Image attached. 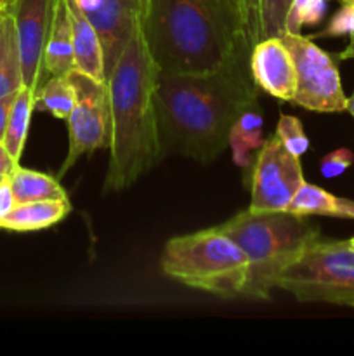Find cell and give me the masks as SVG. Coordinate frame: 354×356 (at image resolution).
I'll return each mask as SVG.
<instances>
[{"label": "cell", "mask_w": 354, "mask_h": 356, "mask_svg": "<svg viewBox=\"0 0 354 356\" xmlns=\"http://www.w3.org/2000/svg\"><path fill=\"white\" fill-rule=\"evenodd\" d=\"M3 177H6V176H3ZM3 177H2V176H0V181H2V179H3Z\"/></svg>", "instance_id": "cell-38"}, {"label": "cell", "mask_w": 354, "mask_h": 356, "mask_svg": "<svg viewBox=\"0 0 354 356\" xmlns=\"http://www.w3.org/2000/svg\"><path fill=\"white\" fill-rule=\"evenodd\" d=\"M250 68L257 87L281 101H292L297 90L294 59L278 37L257 42L250 54Z\"/></svg>", "instance_id": "cell-12"}, {"label": "cell", "mask_w": 354, "mask_h": 356, "mask_svg": "<svg viewBox=\"0 0 354 356\" xmlns=\"http://www.w3.org/2000/svg\"><path fill=\"white\" fill-rule=\"evenodd\" d=\"M96 30L104 52L106 79L113 72L135 28L141 24V0H73Z\"/></svg>", "instance_id": "cell-11"}, {"label": "cell", "mask_w": 354, "mask_h": 356, "mask_svg": "<svg viewBox=\"0 0 354 356\" xmlns=\"http://www.w3.org/2000/svg\"><path fill=\"white\" fill-rule=\"evenodd\" d=\"M354 31V2L342 3L339 10L333 14L330 23L326 24L325 30L319 33L309 35L311 38H326V37H344Z\"/></svg>", "instance_id": "cell-25"}, {"label": "cell", "mask_w": 354, "mask_h": 356, "mask_svg": "<svg viewBox=\"0 0 354 356\" xmlns=\"http://www.w3.org/2000/svg\"><path fill=\"white\" fill-rule=\"evenodd\" d=\"M73 66V30L66 0H56L44 52V72L51 76L68 75Z\"/></svg>", "instance_id": "cell-14"}, {"label": "cell", "mask_w": 354, "mask_h": 356, "mask_svg": "<svg viewBox=\"0 0 354 356\" xmlns=\"http://www.w3.org/2000/svg\"><path fill=\"white\" fill-rule=\"evenodd\" d=\"M304 183L298 156L292 155L274 132L266 139L250 170V211H287Z\"/></svg>", "instance_id": "cell-9"}, {"label": "cell", "mask_w": 354, "mask_h": 356, "mask_svg": "<svg viewBox=\"0 0 354 356\" xmlns=\"http://www.w3.org/2000/svg\"><path fill=\"white\" fill-rule=\"evenodd\" d=\"M16 163L17 162H14V159L9 155L6 146H3V141H0V176H7L14 169Z\"/></svg>", "instance_id": "cell-30"}, {"label": "cell", "mask_w": 354, "mask_h": 356, "mask_svg": "<svg viewBox=\"0 0 354 356\" xmlns=\"http://www.w3.org/2000/svg\"><path fill=\"white\" fill-rule=\"evenodd\" d=\"M290 3L292 0H260V40L283 37Z\"/></svg>", "instance_id": "cell-23"}, {"label": "cell", "mask_w": 354, "mask_h": 356, "mask_svg": "<svg viewBox=\"0 0 354 356\" xmlns=\"http://www.w3.org/2000/svg\"><path fill=\"white\" fill-rule=\"evenodd\" d=\"M66 3L73 30V70H78L80 73H85L94 80L106 82L103 45L96 30L73 0H66Z\"/></svg>", "instance_id": "cell-13"}, {"label": "cell", "mask_w": 354, "mask_h": 356, "mask_svg": "<svg viewBox=\"0 0 354 356\" xmlns=\"http://www.w3.org/2000/svg\"><path fill=\"white\" fill-rule=\"evenodd\" d=\"M141 28L165 73L212 72L246 40L238 0H148Z\"/></svg>", "instance_id": "cell-3"}, {"label": "cell", "mask_w": 354, "mask_h": 356, "mask_svg": "<svg viewBox=\"0 0 354 356\" xmlns=\"http://www.w3.org/2000/svg\"><path fill=\"white\" fill-rule=\"evenodd\" d=\"M23 87L19 49L12 14L3 9L0 17V97L16 94Z\"/></svg>", "instance_id": "cell-19"}, {"label": "cell", "mask_w": 354, "mask_h": 356, "mask_svg": "<svg viewBox=\"0 0 354 356\" xmlns=\"http://www.w3.org/2000/svg\"><path fill=\"white\" fill-rule=\"evenodd\" d=\"M347 242H349V247H351V249L354 250V236H353V238H351V240H347Z\"/></svg>", "instance_id": "cell-35"}, {"label": "cell", "mask_w": 354, "mask_h": 356, "mask_svg": "<svg viewBox=\"0 0 354 356\" xmlns=\"http://www.w3.org/2000/svg\"><path fill=\"white\" fill-rule=\"evenodd\" d=\"M146 7H148V0H141V9H142V14H144ZM142 14H141V17H142Z\"/></svg>", "instance_id": "cell-34"}, {"label": "cell", "mask_w": 354, "mask_h": 356, "mask_svg": "<svg viewBox=\"0 0 354 356\" xmlns=\"http://www.w3.org/2000/svg\"><path fill=\"white\" fill-rule=\"evenodd\" d=\"M7 176L16 204L37 200H68L66 190L59 184V181L45 172L24 169L16 163Z\"/></svg>", "instance_id": "cell-18"}, {"label": "cell", "mask_w": 354, "mask_h": 356, "mask_svg": "<svg viewBox=\"0 0 354 356\" xmlns=\"http://www.w3.org/2000/svg\"><path fill=\"white\" fill-rule=\"evenodd\" d=\"M2 13H3V9H0V17H2Z\"/></svg>", "instance_id": "cell-37"}, {"label": "cell", "mask_w": 354, "mask_h": 356, "mask_svg": "<svg viewBox=\"0 0 354 356\" xmlns=\"http://www.w3.org/2000/svg\"><path fill=\"white\" fill-rule=\"evenodd\" d=\"M250 54L252 47L243 40L208 73L158 72L155 110L163 153L210 163L228 148L233 124L259 101Z\"/></svg>", "instance_id": "cell-1"}, {"label": "cell", "mask_w": 354, "mask_h": 356, "mask_svg": "<svg viewBox=\"0 0 354 356\" xmlns=\"http://www.w3.org/2000/svg\"><path fill=\"white\" fill-rule=\"evenodd\" d=\"M158 72L139 24L106 79L110 103L106 193L127 190L165 155L155 110Z\"/></svg>", "instance_id": "cell-2"}, {"label": "cell", "mask_w": 354, "mask_h": 356, "mask_svg": "<svg viewBox=\"0 0 354 356\" xmlns=\"http://www.w3.org/2000/svg\"><path fill=\"white\" fill-rule=\"evenodd\" d=\"M14 0H0V9H9Z\"/></svg>", "instance_id": "cell-33"}, {"label": "cell", "mask_w": 354, "mask_h": 356, "mask_svg": "<svg viewBox=\"0 0 354 356\" xmlns=\"http://www.w3.org/2000/svg\"><path fill=\"white\" fill-rule=\"evenodd\" d=\"M160 266L167 277L196 291L224 299L245 294L248 259L219 226L170 238Z\"/></svg>", "instance_id": "cell-5"}, {"label": "cell", "mask_w": 354, "mask_h": 356, "mask_svg": "<svg viewBox=\"0 0 354 356\" xmlns=\"http://www.w3.org/2000/svg\"><path fill=\"white\" fill-rule=\"evenodd\" d=\"M351 165H354V153L349 148H339L323 156L319 163V172L326 179H333V177L342 176Z\"/></svg>", "instance_id": "cell-27"}, {"label": "cell", "mask_w": 354, "mask_h": 356, "mask_svg": "<svg viewBox=\"0 0 354 356\" xmlns=\"http://www.w3.org/2000/svg\"><path fill=\"white\" fill-rule=\"evenodd\" d=\"M243 31L250 47L260 40V0H238Z\"/></svg>", "instance_id": "cell-26"}, {"label": "cell", "mask_w": 354, "mask_h": 356, "mask_svg": "<svg viewBox=\"0 0 354 356\" xmlns=\"http://www.w3.org/2000/svg\"><path fill=\"white\" fill-rule=\"evenodd\" d=\"M75 106V90L65 76H51L35 92V108L47 111L59 120H68Z\"/></svg>", "instance_id": "cell-21"}, {"label": "cell", "mask_w": 354, "mask_h": 356, "mask_svg": "<svg viewBox=\"0 0 354 356\" xmlns=\"http://www.w3.org/2000/svg\"><path fill=\"white\" fill-rule=\"evenodd\" d=\"M14 207H16V200H14L9 176H6L0 181V221H2L3 218H7Z\"/></svg>", "instance_id": "cell-28"}, {"label": "cell", "mask_w": 354, "mask_h": 356, "mask_svg": "<svg viewBox=\"0 0 354 356\" xmlns=\"http://www.w3.org/2000/svg\"><path fill=\"white\" fill-rule=\"evenodd\" d=\"M342 3H349V2H354V0H340Z\"/></svg>", "instance_id": "cell-36"}, {"label": "cell", "mask_w": 354, "mask_h": 356, "mask_svg": "<svg viewBox=\"0 0 354 356\" xmlns=\"http://www.w3.org/2000/svg\"><path fill=\"white\" fill-rule=\"evenodd\" d=\"M16 94H9V96L0 97V141H3V136H6L7 122H9V115H10V110H12Z\"/></svg>", "instance_id": "cell-29"}, {"label": "cell", "mask_w": 354, "mask_h": 356, "mask_svg": "<svg viewBox=\"0 0 354 356\" xmlns=\"http://www.w3.org/2000/svg\"><path fill=\"white\" fill-rule=\"evenodd\" d=\"M276 289L301 302L354 308V250L349 242L319 235L281 271Z\"/></svg>", "instance_id": "cell-6"}, {"label": "cell", "mask_w": 354, "mask_h": 356, "mask_svg": "<svg viewBox=\"0 0 354 356\" xmlns=\"http://www.w3.org/2000/svg\"><path fill=\"white\" fill-rule=\"evenodd\" d=\"M235 240L248 259V278L243 298L269 301L281 271L321 233L307 216L288 211H246L219 226Z\"/></svg>", "instance_id": "cell-4"}, {"label": "cell", "mask_w": 354, "mask_h": 356, "mask_svg": "<svg viewBox=\"0 0 354 356\" xmlns=\"http://www.w3.org/2000/svg\"><path fill=\"white\" fill-rule=\"evenodd\" d=\"M75 90V106L68 117V155L59 169L62 177L82 155L108 148L110 143V103L106 82L90 79L78 70L66 75Z\"/></svg>", "instance_id": "cell-8"}, {"label": "cell", "mask_w": 354, "mask_h": 356, "mask_svg": "<svg viewBox=\"0 0 354 356\" xmlns=\"http://www.w3.org/2000/svg\"><path fill=\"white\" fill-rule=\"evenodd\" d=\"M337 59H354V31L351 33L349 45H347V47L344 49L339 56H337Z\"/></svg>", "instance_id": "cell-31"}, {"label": "cell", "mask_w": 354, "mask_h": 356, "mask_svg": "<svg viewBox=\"0 0 354 356\" xmlns=\"http://www.w3.org/2000/svg\"><path fill=\"white\" fill-rule=\"evenodd\" d=\"M71 211L69 200H37L16 204L7 218L0 221L6 232H38L61 222Z\"/></svg>", "instance_id": "cell-15"}, {"label": "cell", "mask_w": 354, "mask_h": 356, "mask_svg": "<svg viewBox=\"0 0 354 356\" xmlns=\"http://www.w3.org/2000/svg\"><path fill=\"white\" fill-rule=\"evenodd\" d=\"M35 110V90L28 87H21L14 99L12 110H10L9 122H7L6 136H3V146L7 148L14 162L19 163L23 155L24 143H26L28 129H30L31 113Z\"/></svg>", "instance_id": "cell-20"}, {"label": "cell", "mask_w": 354, "mask_h": 356, "mask_svg": "<svg viewBox=\"0 0 354 356\" xmlns=\"http://www.w3.org/2000/svg\"><path fill=\"white\" fill-rule=\"evenodd\" d=\"M347 111L354 117V92L353 96H351V99H347Z\"/></svg>", "instance_id": "cell-32"}, {"label": "cell", "mask_w": 354, "mask_h": 356, "mask_svg": "<svg viewBox=\"0 0 354 356\" xmlns=\"http://www.w3.org/2000/svg\"><path fill=\"white\" fill-rule=\"evenodd\" d=\"M56 0H14L9 7L16 28L23 86L37 92L42 86L44 52Z\"/></svg>", "instance_id": "cell-10"}, {"label": "cell", "mask_w": 354, "mask_h": 356, "mask_svg": "<svg viewBox=\"0 0 354 356\" xmlns=\"http://www.w3.org/2000/svg\"><path fill=\"white\" fill-rule=\"evenodd\" d=\"M276 134L281 139L285 148L292 153V155L301 159L305 152L309 149V139L305 136L302 122L294 115H280V120L276 125Z\"/></svg>", "instance_id": "cell-24"}, {"label": "cell", "mask_w": 354, "mask_h": 356, "mask_svg": "<svg viewBox=\"0 0 354 356\" xmlns=\"http://www.w3.org/2000/svg\"><path fill=\"white\" fill-rule=\"evenodd\" d=\"M281 40L292 54L297 72V90L292 103L318 113L346 111L347 97L335 58L318 47L309 35L285 31Z\"/></svg>", "instance_id": "cell-7"}, {"label": "cell", "mask_w": 354, "mask_h": 356, "mask_svg": "<svg viewBox=\"0 0 354 356\" xmlns=\"http://www.w3.org/2000/svg\"><path fill=\"white\" fill-rule=\"evenodd\" d=\"M262 115L259 113L257 106H253L239 115L229 131L228 145L231 146L233 162L243 170H252L257 153L266 143L262 136Z\"/></svg>", "instance_id": "cell-16"}, {"label": "cell", "mask_w": 354, "mask_h": 356, "mask_svg": "<svg viewBox=\"0 0 354 356\" xmlns=\"http://www.w3.org/2000/svg\"><path fill=\"white\" fill-rule=\"evenodd\" d=\"M328 0H292L285 21V31L301 33L302 26L321 23L326 14Z\"/></svg>", "instance_id": "cell-22"}, {"label": "cell", "mask_w": 354, "mask_h": 356, "mask_svg": "<svg viewBox=\"0 0 354 356\" xmlns=\"http://www.w3.org/2000/svg\"><path fill=\"white\" fill-rule=\"evenodd\" d=\"M298 216H330V218L354 219V200L335 197L316 184L302 183L294 200L287 209Z\"/></svg>", "instance_id": "cell-17"}]
</instances>
